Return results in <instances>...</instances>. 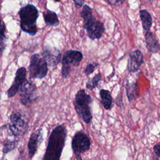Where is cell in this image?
Returning a JSON list of instances; mask_svg holds the SVG:
<instances>
[{"mask_svg": "<svg viewBox=\"0 0 160 160\" xmlns=\"http://www.w3.org/2000/svg\"><path fill=\"white\" fill-rule=\"evenodd\" d=\"M67 130L64 125H58L51 131L42 160H59L64 149Z\"/></svg>", "mask_w": 160, "mask_h": 160, "instance_id": "obj_1", "label": "cell"}, {"mask_svg": "<svg viewBox=\"0 0 160 160\" xmlns=\"http://www.w3.org/2000/svg\"><path fill=\"white\" fill-rule=\"evenodd\" d=\"M81 16L83 20V26L86 29L88 36L92 40L99 39L105 31L102 22L97 21L92 14V8L84 4L80 11Z\"/></svg>", "mask_w": 160, "mask_h": 160, "instance_id": "obj_2", "label": "cell"}, {"mask_svg": "<svg viewBox=\"0 0 160 160\" xmlns=\"http://www.w3.org/2000/svg\"><path fill=\"white\" fill-rule=\"evenodd\" d=\"M20 27L22 31L31 36H34L38 32L36 21L39 17V11L36 7L28 4L22 7L19 11Z\"/></svg>", "mask_w": 160, "mask_h": 160, "instance_id": "obj_3", "label": "cell"}, {"mask_svg": "<svg viewBox=\"0 0 160 160\" xmlns=\"http://www.w3.org/2000/svg\"><path fill=\"white\" fill-rule=\"evenodd\" d=\"M93 100L91 96L83 89H79L73 101L74 109L79 117L86 123L89 124L92 119L91 105Z\"/></svg>", "mask_w": 160, "mask_h": 160, "instance_id": "obj_4", "label": "cell"}, {"mask_svg": "<svg viewBox=\"0 0 160 160\" xmlns=\"http://www.w3.org/2000/svg\"><path fill=\"white\" fill-rule=\"evenodd\" d=\"M83 55L81 52L76 50L66 51L62 58L61 75L63 78H68L71 72V66L77 67L82 61Z\"/></svg>", "mask_w": 160, "mask_h": 160, "instance_id": "obj_5", "label": "cell"}, {"mask_svg": "<svg viewBox=\"0 0 160 160\" xmlns=\"http://www.w3.org/2000/svg\"><path fill=\"white\" fill-rule=\"evenodd\" d=\"M48 66L39 54H34L30 59L29 66V77L32 79H43L47 75Z\"/></svg>", "mask_w": 160, "mask_h": 160, "instance_id": "obj_6", "label": "cell"}, {"mask_svg": "<svg viewBox=\"0 0 160 160\" xmlns=\"http://www.w3.org/2000/svg\"><path fill=\"white\" fill-rule=\"evenodd\" d=\"M19 91L21 102L25 106L31 104L39 98L37 96L38 90L36 84L29 80L26 79L22 82L19 88Z\"/></svg>", "mask_w": 160, "mask_h": 160, "instance_id": "obj_7", "label": "cell"}, {"mask_svg": "<svg viewBox=\"0 0 160 160\" xmlns=\"http://www.w3.org/2000/svg\"><path fill=\"white\" fill-rule=\"evenodd\" d=\"M91 141L86 133L82 130L77 131L73 136L71 147L76 155H81L90 149Z\"/></svg>", "mask_w": 160, "mask_h": 160, "instance_id": "obj_8", "label": "cell"}, {"mask_svg": "<svg viewBox=\"0 0 160 160\" xmlns=\"http://www.w3.org/2000/svg\"><path fill=\"white\" fill-rule=\"evenodd\" d=\"M9 127L11 132L14 136L20 137L27 132L29 125L21 113L13 112L10 116Z\"/></svg>", "mask_w": 160, "mask_h": 160, "instance_id": "obj_9", "label": "cell"}, {"mask_svg": "<svg viewBox=\"0 0 160 160\" xmlns=\"http://www.w3.org/2000/svg\"><path fill=\"white\" fill-rule=\"evenodd\" d=\"M43 139V132L41 128L38 129L31 134L28 144V154L30 158H32L36 153Z\"/></svg>", "mask_w": 160, "mask_h": 160, "instance_id": "obj_10", "label": "cell"}, {"mask_svg": "<svg viewBox=\"0 0 160 160\" xmlns=\"http://www.w3.org/2000/svg\"><path fill=\"white\" fill-rule=\"evenodd\" d=\"M42 57L47 62L48 66L54 67L60 62L61 54L56 48L45 46L42 52Z\"/></svg>", "mask_w": 160, "mask_h": 160, "instance_id": "obj_11", "label": "cell"}, {"mask_svg": "<svg viewBox=\"0 0 160 160\" xmlns=\"http://www.w3.org/2000/svg\"><path fill=\"white\" fill-rule=\"evenodd\" d=\"M144 61L143 54L139 49L132 51L130 52L128 59L127 70L129 72H137Z\"/></svg>", "mask_w": 160, "mask_h": 160, "instance_id": "obj_12", "label": "cell"}, {"mask_svg": "<svg viewBox=\"0 0 160 160\" xmlns=\"http://www.w3.org/2000/svg\"><path fill=\"white\" fill-rule=\"evenodd\" d=\"M26 69L24 67L19 68L16 71L14 82L7 92L8 98L13 97L16 94V93L19 91L20 86L26 79Z\"/></svg>", "mask_w": 160, "mask_h": 160, "instance_id": "obj_13", "label": "cell"}, {"mask_svg": "<svg viewBox=\"0 0 160 160\" xmlns=\"http://www.w3.org/2000/svg\"><path fill=\"white\" fill-rule=\"evenodd\" d=\"M145 42L148 51L152 53H156L159 50V43L152 32L147 31L144 34Z\"/></svg>", "mask_w": 160, "mask_h": 160, "instance_id": "obj_14", "label": "cell"}, {"mask_svg": "<svg viewBox=\"0 0 160 160\" xmlns=\"http://www.w3.org/2000/svg\"><path fill=\"white\" fill-rule=\"evenodd\" d=\"M99 96L101 103L106 110H110L113 106V99L111 92L107 90L102 89L100 90Z\"/></svg>", "mask_w": 160, "mask_h": 160, "instance_id": "obj_15", "label": "cell"}, {"mask_svg": "<svg viewBox=\"0 0 160 160\" xmlns=\"http://www.w3.org/2000/svg\"><path fill=\"white\" fill-rule=\"evenodd\" d=\"M126 96L129 102L136 99L139 96V88L137 82H127L125 86Z\"/></svg>", "mask_w": 160, "mask_h": 160, "instance_id": "obj_16", "label": "cell"}, {"mask_svg": "<svg viewBox=\"0 0 160 160\" xmlns=\"http://www.w3.org/2000/svg\"><path fill=\"white\" fill-rule=\"evenodd\" d=\"M43 18L48 26H57L59 24V21L57 14L51 10L47 9L42 12Z\"/></svg>", "mask_w": 160, "mask_h": 160, "instance_id": "obj_17", "label": "cell"}, {"mask_svg": "<svg viewBox=\"0 0 160 160\" xmlns=\"http://www.w3.org/2000/svg\"><path fill=\"white\" fill-rule=\"evenodd\" d=\"M139 17L141 20L143 30L146 32L149 31L152 23V19L151 14L146 9H143L139 11Z\"/></svg>", "mask_w": 160, "mask_h": 160, "instance_id": "obj_18", "label": "cell"}, {"mask_svg": "<svg viewBox=\"0 0 160 160\" xmlns=\"http://www.w3.org/2000/svg\"><path fill=\"white\" fill-rule=\"evenodd\" d=\"M101 79V73L98 72L91 79L89 80L86 82V88L89 90H93L95 88H96L98 86Z\"/></svg>", "mask_w": 160, "mask_h": 160, "instance_id": "obj_19", "label": "cell"}, {"mask_svg": "<svg viewBox=\"0 0 160 160\" xmlns=\"http://www.w3.org/2000/svg\"><path fill=\"white\" fill-rule=\"evenodd\" d=\"M18 142L15 140H9L6 139L3 143L2 152L4 154H6L9 151L13 150L17 146Z\"/></svg>", "mask_w": 160, "mask_h": 160, "instance_id": "obj_20", "label": "cell"}, {"mask_svg": "<svg viewBox=\"0 0 160 160\" xmlns=\"http://www.w3.org/2000/svg\"><path fill=\"white\" fill-rule=\"evenodd\" d=\"M99 64L98 62H89L88 64L84 69V73L86 76H89L94 72L96 68L98 66Z\"/></svg>", "mask_w": 160, "mask_h": 160, "instance_id": "obj_21", "label": "cell"}, {"mask_svg": "<svg viewBox=\"0 0 160 160\" xmlns=\"http://www.w3.org/2000/svg\"><path fill=\"white\" fill-rule=\"evenodd\" d=\"M6 32V26L4 22L0 18V39H6V37L5 35Z\"/></svg>", "mask_w": 160, "mask_h": 160, "instance_id": "obj_22", "label": "cell"}, {"mask_svg": "<svg viewBox=\"0 0 160 160\" xmlns=\"http://www.w3.org/2000/svg\"><path fill=\"white\" fill-rule=\"evenodd\" d=\"M159 149H160L159 143H158L153 146V152H154V154L155 156L156 160H159V156H160Z\"/></svg>", "mask_w": 160, "mask_h": 160, "instance_id": "obj_23", "label": "cell"}, {"mask_svg": "<svg viewBox=\"0 0 160 160\" xmlns=\"http://www.w3.org/2000/svg\"><path fill=\"white\" fill-rule=\"evenodd\" d=\"M116 104L120 108H123L124 105L122 102V94L121 92H119L116 98Z\"/></svg>", "mask_w": 160, "mask_h": 160, "instance_id": "obj_24", "label": "cell"}, {"mask_svg": "<svg viewBox=\"0 0 160 160\" xmlns=\"http://www.w3.org/2000/svg\"><path fill=\"white\" fill-rule=\"evenodd\" d=\"M6 39H0V57L2 56L5 48H6Z\"/></svg>", "mask_w": 160, "mask_h": 160, "instance_id": "obj_25", "label": "cell"}, {"mask_svg": "<svg viewBox=\"0 0 160 160\" xmlns=\"http://www.w3.org/2000/svg\"><path fill=\"white\" fill-rule=\"evenodd\" d=\"M74 4L77 7H81L82 5H84V0H72Z\"/></svg>", "mask_w": 160, "mask_h": 160, "instance_id": "obj_26", "label": "cell"}, {"mask_svg": "<svg viewBox=\"0 0 160 160\" xmlns=\"http://www.w3.org/2000/svg\"><path fill=\"white\" fill-rule=\"evenodd\" d=\"M124 1H125V0H116L115 2H114V4L121 5V4H122L124 2Z\"/></svg>", "mask_w": 160, "mask_h": 160, "instance_id": "obj_27", "label": "cell"}, {"mask_svg": "<svg viewBox=\"0 0 160 160\" xmlns=\"http://www.w3.org/2000/svg\"><path fill=\"white\" fill-rule=\"evenodd\" d=\"M74 160H83L81 157V155H76Z\"/></svg>", "mask_w": 160, "mask_h": 160, "instance_id": "obj_28", "label": "cell"}, {"mask_svg": "<svg viewBox=\"0 0 160 160\" xmlns=\"http://www.w3.org/2000/svg\"><path fill=\"white\" fill-rule=\"evenodd\" d=\"M54 2H58V1H60L61 0H53Z\"/></svg>", "mask_w": 160, "mask_h": 160, "instance_id": "obj_29", "label": "cell"}]
</instances>
